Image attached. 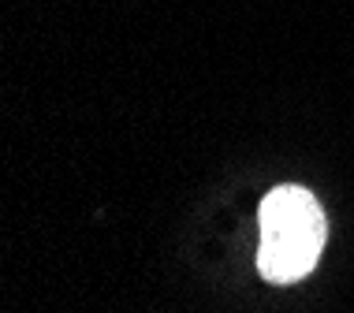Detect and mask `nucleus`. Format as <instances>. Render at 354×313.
Returning <instances> with one entry per match:
<instances>
[{"label":"nucleus","instance_id":"f257e3e1","mask_svg":"<svg viewBox=\"0 0 354 313\" xmlns=\"http://www.w3.org/2000/svg\"><path fill=\"white\" fill-rule=\"evenodd\" d=\"M257 227V269L265 280L295 283L317 265L324 246V213L306 187H276L261 202Z\"/></svg>","mask_w":354,"mask_h":313}]
</instances>
